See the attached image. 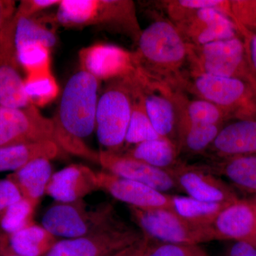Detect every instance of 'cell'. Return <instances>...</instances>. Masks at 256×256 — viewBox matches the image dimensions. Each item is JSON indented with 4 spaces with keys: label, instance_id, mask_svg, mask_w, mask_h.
<instances>
[{
    "label": "cell",
    "instance_id": "obj_31",
    "mask_svg": "<svg viewBox=\"0 0 256 256\" xmlns=\"http://www.w3.org/2000/svg\"><path fill=\"white\" fill-rule=\"evenodd\" d=\"M138 82L139 88L134 98L132 116L124 140V143L130 146H136L140 143L162 138L156 132L146 114L139 80Z\"/></svg>",
    "mask_w": 256,
    "mask_h": 256
},
{
    "label": "cell",
    "instance_id": "obj_19",
    "mask_svg": "<svg viewBox=\"0 0 256 256\" xmlns=\"http://www.w3.org/2000/svg\"><path fill=\"white\" fill-rule=\"evenodd\" d=\"M212 227L220 240L246 242L256 248V204L239 198L220 212Z\"/></svg>",
    "mask_w": 256,
    "mask_h": 256
},
{
    "label": "cell",
    "instance_id": "obj_6",
    "mask_svg": "<svg viewBox=\"0 0 256 256\" xmlns=\"http://www.w3.org/2000/svg\"><path fill=\"white\" fill-rule=\"evenodd\" d=\"M128 208L140 230L150 240L188 246L220 240L213 227L192 223L174 210Z\"/></svg>",
    "mask_w": 256,
    "mask_h": 256
},
{
    "label": "cell",
    "instance_id": "obj_9",
    "mask_svg": "<svg viewBox=\"0 0 256 256\" xmlns=\"http://www.w3.org/2000/svg\"><path fill=\"white\" fill-rule=\"evenodd\" d=\"M143 236L139 228L130 226L118 218L84 236L58 240L44 256H110Z\"/></svg>",
    "mask_w": 256,
    "mask_h": 256
},
{
    "label": "cell",
    "instance_id": "obj_16",
    "mask_svg": "<svg viewBox=\"0 0 256 256\" xmlns=\"http://www.w3.org/2000/svg\"><path fill=\"white\" fill-rule=\"evenodd\" d=\"M188 45L200 46L238 36L233 20L220 10L205 8L174 24Z\"/></svg>",
    "mask_w": 256,
    "mask_h": 256
},
{
    "label": "cell",
    "instance_id": "obj_33",
    "mask_svg": "<svg viewBox=\"0 0 256 256\" xmlns=\"http://www.w3.org/2000/svg\"><path fill=\"white\" fill-rule=\"evenodd\" d=\"M35 210L25 198L15 202L0 214V230L9 236L33 225Z\"/></svg>",
    "mask_w": 256,
    "mask_h": 256
},
{
    "label": "cell",
    "instance_id": "obj_13",
    "mask_svg": "<svg viewBox=\"0 0 256 256\" xmlns=\"http://www.w3.org/2000/svg\"><path fill=\"white\" fill-rule=\"evenodd\" d=\"M168 171L180 190L195 200L224 204H232L239 200L233 188L202 165L178 162L176 166Z\"/></svg>",
    "mask_w": 256,
    "mask_h": 256
},
{
    "label": "cell",
    "instance_id": "obj_17",
    "mask_svg": "<svg viewBox=\"0 0 256 256\" xmlns=\"http://www.w3.org/2000/svg\"><path fill=\"white\" fill-rule=\"evenodd\" d=\"M98 153L99 164L111 174L144 184L165 194L180 190L168 170L154 168L124 153L107 150Z\"/></svg>",
    "mask_w": 256,
    "mask_h": 256
},
{
    "label": "cell",
    "instance_id": "obj_35",
    "mask_svg": "<svg viewBox=\"0 0 256 256\" xmlns=\"http://www.w3.org/2000/svg\"><path fill=\"white\" fill-rule=\"evenodd\" d=\"M60 2V0H23L20 2L15 13L22 16H34L53 6H58Z\"/></svg>",
    "mask_w": 256,
    "mask_h": 256
},
{
    "label": "cell",
    "instance_id": "obj_44",
    "mask_svg": "<svg viewBox=\"0 0 256 256\" xmlns=\"http://www.w3.org/2000/svg\"><path fill=\"white\" fill-rule=\"evenodd\" d=\"M252 87H254V90H255L256 98V84Z\"/></svg>",
    "mask_w": 256,
    "mask_h": 256
},
{
    "label": "cell",
    "instance_id": "obj_7",
    "mask_svg": "<svg viewBox=\"0 0 256 256\" xmlns=\"http://www.w3.org/2000/svg\"><path fill=\"white\" fill-rule=\"evenodd\" d=\"M118 220L112 204L89 210L82 200L56 202L44 214L42 226L58 239H72L92 234Z\"/></svg>",
    "mask_w": 256,
    "mask_h": 256
},
{
    "label": "cell",
    "instance_id": "obj_42",
    "mask_svg": "<svg viewBox=\"0 0 256 256\" xmlns=\"http://www.w3.org/2000/svg\"><path fill=\"white\" fill-rule=\"evenodd\" d=\"M8 242H9L8 235H6V234H4V232L0 230V246Z\"/></svg>",
    "mask_w": 256,
    "mask_h": 256
},
{
    "label": "cell",
    "instance_id": "obj_34",
    "mask_svg": "<svg viewBox=\"0 0 256 256\" xmlns=\"http://www.w3.org/2000/svg\"><path fill=\"white\" fill-rule=\"evenodd\" d=\"M144 256H208L200 246L178 245L158 242L150 245Z\"/></svg>",
    "mask_w": 256,
    "mask_h": 256
},
{
    "label": "cell",
    "instance_id": "obj_3",
    "mask_svg": "<svg viewBox=\"0 0 256 256\" xmlns=\"http://www.w3.org/2000/svg\"><path fill=\"white\" fill-rule=\"evenodd\" d=\"M54 15L62 28L96 26L124 35L136 44L142 32L131 0H62Z\"/></svg>",
    "mask_w": 256,
    "mask_h": 256
},
{
    "label": "cell",
    "instance_id": "obj_37",
    "mask_svg": "<svg viewBox=\"0 0 256 256\" xmlns=\"http://www.w3.org/2000/svg\"><path fill=\"white\" fill-rule=\"evenodd\" d=\"M152 240L144 235L143 238L110 256H144Z\"/></svg>",
    "mask_w": 256,
    "mask_h": 256
},
{
    "label": "cell",
    "instance_id": "obj_24",
    "mask_svg": "<svg viewBox=\"0 0 256 256\" xmlns=\"http://www.w3.org/2000/svg\"><path fill=\"white\" fill-rule=\"evenodd\" d=\"M62 152L60 146L50 141L0 146V172H14L38 159H56Z\"/></svg>",
    "mask_w": 256,
    "mask_h": 256
},
{
    "label": "cell",
    "instance_id": "obj_5",
    "mask_svg": "<svg viewBox=\"0 0 256 256\" xmlns=\"http://www.w3.org/2000/svg\"><path fill=\"white\" fill-rule=\"evenodd\" d=\"M184 92L214 104L236 118H256L255 90L250 84L240 79L192 73Z\"/></svg>",
    "mask_w": 256,
    "mask_h": 256
},
{
    "label": "cell",
    "instance_id": "obj_10",
    "mask_svg": "<svg viewBox=\"0 0 256 256\" xmlns=\"http://www.w3.org/2000/svg\"><path fill=\"white\" fill-rule=\"evenodd\" d=\"M46 141L55 143L53 120L38 108L0 106V146Z\"/></svg>",
    "mask_w": 256,
    "mask_h": 256
},
{
    "label": "cell",
    "instance_id": "obj_4",
    "mask_svg": "<svg viewBox=\"0 0 256 256\" xmlns=\"http://www.w3.org/2000/svg\"><path fill=\"white\" fill-rule=\"evenodd\" d=\"M138 88L137 72L108 82L99 96L96 131L105 150L119 152L124 146Z\"/></svg>",
    "mask_w": 256,
    "mask_h": 256
},
{
    "label": "cell",
    "instance_id": "obj_26",
    "mask_svg": "<svg viewBox=\"0 0 256 256\" xmlns=\"http://www.w3.org/2000/svg\"><path fill=\"white\" fill-rule=\"evenodd\" d=\"M178 146L168 138H160L140 143L124 154L158 168L170 170L178 164Z\"/></svg>",
    "mask_w": 256,
    "mask_h": 256
},
{
    "label": "cell",
    "instance_id": "obj_43",
    "mask_svg": "<svg viewBox=\"0 0 256 256\" xmlns=\"http://www.w3.org/2000/svg\"><path fill=\"white\" fill-rule=\"evenodd\" d=\"M252 201L254 202V203L256 204V194L255 195V197L252 198Z\"/></svg>",
    "mask_w": 256,
    "mask_h": 256
},
{
    "label": "cell",
    "instance_id": "obj_39",
    "mask_svg": "<svg viewBox=\"0 0 256 256\" xmlns=\"http://www.w3.org/2000/svg\"><path fill=\"white\" fill-rule=\"evenodd\" d=\"M245 38L246 46L249 63L256 78V33H247L242 35Z\"/></svg>",
    "mask_w": 256,
    "mask_h": 256
},
{
    "label": "cell",
    "instance_id": "obj_30",
    "mask_svg": "<svg viewBox=\"0 0 256 256\" xmlns=\"http://www.w3.org/2000/svg\"><path fill=\"white\" fill-rule=\"evenodd\" d=\"M181 101L184 114L193 124L224 126L227 120L233 118L226 110L208 101L200 98L188 100L184 92L182 94Z\"/></svg>",
    "mask_w": 256,
    "mask_h": 256
},
{
    "label": "cell",
    "instance_id": "obj_41",
    "mask_svg": "<svg viewBox=\"0 0 256 256\" xmlns=\"http://www.w3.org/2000/svg\"><path fill=\"white\" fill-rule=\"evenodd\" d=\"M0 256H21L18 255L10 247L9 242H5L4 244L0 246Z\"/></svg>",
    "mask_w": 256,
    "mask_h": 256
},
{
    "label": "cell",
    "instance_id": "obj_15",
    "mask_svg": "<svg viewBox=\"0 0 256 256\" xmlns=\"http://www.w3.org/2000/svg\"><path fill=\"white\" fill-rule=\"evenodd\" d=\"M99 190L108 193L128 206L140 210H174L173 196L148 185L102 171L96 172Z\"/></svg>",
    "mask_w": 256,
    "mask_h": 256
},
{
    "label": "cell",
    "instance_id": "obj_22",
    "mask_svg": "<svg viewBox=\"0 0 256 256\" xmlns=\"http://www.w3.org/2000/svg\"><path fill=\"white\" fill-rule=\"evenodd\" d=\"M181 94L182 92H176L175 95L178 112L176 146L178 152L184 151L192 154H201L208 150L224 124L203 126L192 124L184 114Z\"/></svg>",
    "mask_w": 256,
    "mask_h": 256
},
{
    "label": "cell",
    "instance_id": "obj_18",
    "mask_svg": "<svg viewBox=\"0 0 256 256\" xmlns=\"http://www.w3.org/2000/svg\"><path fill=\"white\" fill-rule=\"evenodd\" d=\"M97 190L96 172L86 165L74 164L54 173L46 194L56 202L72 203Z\"/></svg>",
    "mask_w": 256,
    "mask_h": 256
},
{
    "label": "cell",
    "instance_id": "obj_8",
    "mask_svg": "<svg viewBox=\"0 0 256 256\" xmlns=\"http://www.w3.org/2000/svg\"><path fill=\"white\" fill-rule=\"evenodd\" d=\"M192 73L238 78L252 86L256 78L249 63L245 42L238 36L200 46L190 45Z\"/></svg>",
    "mask_w": 256,
    "mask_h": 256
},
{
    "label": "cell",
    "instance_id": "obj_1",
    "mask_svg": "<svg viewBox=\"0 0 256 256\" xmlns=\"http://www.w3.org/2000/svg\"><path fill=\"white\" fill-rule=\"evenodd\" d=\"M100 82L84 70L74 74L64 87L54 117L55 143L63 152L99 164V153L84 139L96 130Z\"/></svg>",
    "mask_w": 256,
    "mask_h": 256
},
{
    "label": "cell",
    "instance_id": "obj_11",
    "mask_svg": "<svg viewBox=\"0 0 256 256\" xmlns=\"http://www.w3.org/2000/svg\"><path fill=\"white\" fill-rule=\"evenodd\" d=\"M21 68L15 46L13 16L0 30V106L18 108L31 105Z\"/></svg>",
    "mask_w": 256,
    "mask_h": 256
},
{
    "label": "cell",
    "instance_id": "obj_32",
    "mask_svg": "<svg viewBox=\"0 0 256 256\" xmlns=\"http://www.w3.org/2000/svg\"><path fill=\"white\" fill-rule=\"evenodd\" d=\"M170 20L174 24L181 22L197 11L205 8H215L232 20L230 1L222 0H172L162 2Z\"/></svg>",
    "mask_w": 256,
    "mask_h": 256
},
{
    "label": "cell",
    "instance_id": "obj_25",
    "mask_svg": "<svg viewBox=\"0 0 256 256\" xmlns=\"http://www.w3.org/2000/svg\"><path fill=\"white\" fill-rule=\"evenodd\" d=\"M201 165L212 174L228 178L237 188L256 194V156L222 158Z\"/></svg>",
    "mask_w": 256,
    "mask_h": 256
},
{
    "label": "cell",
    "instance_id": "obj_28",
    "mask_svg": "<svg viewBox=\"0 0 256 256\" xmlns=\"http://www.w3.org/2000/svg\"><path fill=\"white\" fill-rule=\"evenodd\" d=\"M173 200L176 214L192 223L205 226H212L220 212L232 204L202 202L188 196H173Z\"/></svg>",
    "mask_w": 256,
    "mask_h": 256
},
{
    "label": "cell",
    "instance_id": "obj_29",
    "mask_svg": "<svg viewBox=\"0 0 256 256\" xmlns=\"http://www.w3.org/2000/svg\"><path fill=\"white\" fill-rule=\"evenodd\" d=\"M24 85L30 104L36 108L48 105L56 98L60 92L50 68L28 74L24 79Z\"/></svg>",
    "mask_w": 256,
    "mask_h": 256
},
{
    "label": "cell",
    "instance_id": "obj_20",
    "mask_svg": "<svg viewBox=\"0 0 256 256\" xmlns=\"http://www.w3.org/2000/svg\"><path fill=\"white\" fill-rule=\"evenodd\" d=\"M208 150L217 159L256 156V118L238 119L224 124Z\"/></svg>",
    "mask_w": 256,
    "mask_h": 256
},
{
    "label": "cell",
    "instance_id": "obj_14",
    "mask_svg": "<svg viewBox=\"0 0 256 256\" xmlns=\"http://www.w3.org/2000/svg\"><path fill=\"white\" fill-rule=\"evenodd\" d=\"M138 77L146 114L153 127L160 137L168 138L176 144V89L149 78L140 72H138Z\"/></svg>",
    "mask_w": 256,
    "mask_h": 256
},
{
    "label": "cell",
    "instance_id": "obj_23",
    "mask_svg": "<svg viewBox=\"0 0 256 256\" xmlns=\"http://www.w3.org/2000/svg\"><path fill=\"white\" fill-rule=\"evenodd\" d=\"M53 174L50 160L38 159L11 173L6 178L14 184L22 198L36 208L42 196L46 194Z\"/></svg>",
    "mask_w": 256,
    "mask_h": 256
},
{
    "label": "cell",
    "instance_id": "obj_27",
    "mask_svg": "<svg viewBox=\"0 0 256 256\" xmlns=\"http://www.w3.org/2000/svg\"><path fill=\"white\" fill-rule=\"evenodd\" d=\"M8 237L10 247L21 256H44L60 240L36 224Z\"/></svg>",
    "mask_w": 256,
    "mask_h": 256
},
{
    "label": "cell",
    "instance_id": "obj_40",
    "mask_svg": "<svg viewBox=\"0 0 256 256\" xmlns=\"http://www.w3.org/2000/svg\"><path fill=\"white\" fill-rule=\"evenodd\" d=\"M229 256H256V248L248 242H236L230 248Z\"/></svg>",
    "mask_w": 256,
    "mask_h": 256
},
{
    "label": "cell",
    "instance_id": "obj_12",
    "mask_svg": "<svg viewBox=\"0 0 256 256\" xmlns=\"http://www.w3.org/2000/svg\"><path fill=\"white\" fill-rule=\"evenodd\" d=\"M80 70L99 82H110L138 72L133 52L107 43H96L78 54Z\"/></svg>",
    "mask_w": 256,
    "mask_h": 256
},
{
    "label": "cell",
    "instance_id": "obj_2",
    "mask_svg": "<svg viewBox=\"0 0 256 256\" xmlns=\"http://www.w3.org/2000/svg\"><path fill=\"white\" fill-rule=\"evenodd\" d=\"M134 54L143 75L182 90L192 72L191 50L170 20L159 18L142 30Z\"/></svg>",
    "mask_w": 256,
    "mask_h": 256
},
{
    "label": "cell",
    "instance_id": "obj_36",
    "mask_svg": "<svg viewBox=\"0 0 256 256\" xmlns=\"http://www.w3.org/2000/svg\"><path fill=\"white\" fill-rule=\"evenodd\" d=\"M22 198L21 193L12 182L8 178H0V214Z\"/></svg>",
    "mask_w": 256,
    "mask_h": 256
},
{
    "label": "cell",
    "instance_id": "obj_21",
    "mask_svg": "<svg viewBox=\"0 0 256 256\" xmlns=\"http://www.w3.org/2000/svg\"><path fill=\"white\" fill-rule=\"evenodd\" d=\"M14 20V42L18 54L40 45L52 50L56 44L58 25L54 14L41 13L26 16L15 13Z\"/></svg>",
    "mask_w": 256,
    "mask_h": 256
},
{
    "label": "cell",
    "instance_id": "obj_38",
    "mask_svg": "<svg viewBox=\"0 0 256 256\" xmlns=\"http://www.w3.org/2000/svg\"><path fill=\"white\" fill-rule=\"evenodd\" d=\"M16 8L14 0H0V30L14 16Z\"/></svg>",
    "mask_w": 256,
    "mask_h": 256
}]
</instances>
